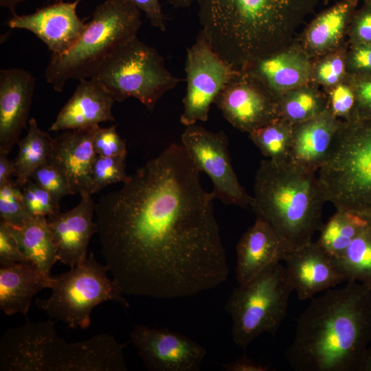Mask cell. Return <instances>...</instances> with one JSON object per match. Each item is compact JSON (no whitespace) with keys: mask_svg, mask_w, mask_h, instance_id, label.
Segmentation results:
<instances>
[{"mask_svg":"<svg viewBox=\"0 0 371 371\" xmlns=\"http://www.w3.org/2000/svg\"><path fill=\"white\" fill-rule=\"evenodd\" d=\"M199 172L172 143L95 204L101 255L124 294L190 297L227 280L215 197Z\"/></svg>","mask_w":371,"mask_h":371,"instance_id":"cell-1","label":"cell"},{"mask_svg":"<svg viewBox=\"0 0 371 371\" xmlns=\"http://www.w3.org/2000/svg\"><path fill=\"white\" fill-rule=\"evenodd\" d=\"M371 341V289L357 282L312 299L286 350L296 371H361Z\"/></svg>","mask_w":371,"mask_h":371,"instance_id":"cell-2","label":"cell"},{"mask_svg":"<svg viewBox=\"0 0 371 371\" xmlns=\"http://www.w3.org/2000/svg\"><path fill=\"white\" fill-rule=\"evenodd\" d=\"M321 0H195L213 50L235 69L285 49Z\"/></svg>","mask_w":371,"mask_h":371,"instance_id":"cell-3","label":"cell"},{"mask_svg":"<svg viewBox=\"0 0 371 371\" xmlns=\"http://www.w3.org/2000/svg\"><path fill=\"white\" fill-rule=\"evenodd\" d=\"M325 202L316 171L291 159L261 161L250 206L275 232L284 254L312 242Z\"/></svg>","mask_w":371,"mask_h":371,"instance_id":"cell-4","label":"cell"},{"mask_svg":"<svg viewBox=\"0 0 371 371\" xmlns=\"http://www.w3.org/2000/svg\"><path fill=\"white\" fill-rule=\"evenodd\" d=\"M57 321L27 323L8 330L0 340L1 371H126L124 346L99 334L69 343L55 329Z\"/></svg>","mask_w":371,"mask_h":371,"instance_id":"cell-5","label":"cell"},{"mask_svg":"<svg viewBox=\"0 0 371 371\" xmlns=\"http://www.w3.org/2000/svg\"><path fill=\"white\" fill-rule=\"evenodd\" d=\"M141 11L129 0H105L95 9L91 20L66 53L51 56L45 76L58 92L69 80L90 78L121 43L137 36Z\"/></svg>","mask_w":371,"mask_h":371,"instance_id":"cell-6","label":"cell"},{"mask_svg":"<svg viewBox=\"0 0 371 371\" xmlns=\"http://www.w3.org/2000/svg\"><path fill=\"white\" fill-rule=\"evenodd\" d=\"M317 178L336 210L371 215V117L342 123Z\"/></svg>","mask_w":371,"mask_h":371,"instance_id":"cell-7","label":"cell"},{"mask_svg":"<svg viewBox=\"0 0 371 371\" xmlns=\"http://www.w3.org/2000/svg\"><path fill=\"white\" fill-rule=\"evenodd\" d=\"M293 291L286 268L280 262L238 284L225 306L232 320L234 344L245 350L262 333L276 335L286 315Z\"/></svg>","mask_w":371,"mask_h":371,"instance_id":"cell-8","label":"cell"},{"mask_svg":"<svg viewBox=\"0 0 371 371\" xmlns=\"http://www.w3.org/2000/svg\"><path fill=\"white\" fill-rule=\"evenodd\" d=\"M108 272V267L91 252L85 260L68 271L52 276L51 294L47 298H37L35 304L49 319L60 321L73 329H87L98 305L111 301L124 308L130 307L122 289Z\"/></svg>","mask_w":371,"mask_h":371,"instance_id":"cell-9","label":"cell"},{"mask_svg":"<svg viewBox=\"0 0 371 371\" xmlns=\"http://www.w3.org/2000/svg\"><path fill=\"white\" fill-rule=\"evenodd\" d=\"M90 78L104 85L115 101L134 98L150 110L181 81L163 56L137 36L119 45Z\"/></svg>","mask_w":371,"mask_h":371,"instance_id":"cell-10","label":"cell"},{"mask_svg":"<svg viewBox=\"0 0 371 371\" xmlns=\"http://www.w3.org/2000/svg\"><path fill=\"white\" fill-rule=\"evenodd\" d=\"M236 70L213 50L200 30L195 42L187 50V88L181 122L187 126L198 121L206 122L212 103Z\"/></svg>","mask_w":371,"mask_h":371,"instance_id":"cell-11","label":"cell"},{"mask_svg":"<svg viewBox=\"0 0 371 371\" xmlns=\"http://www.w3.org/2000/svg\"><path fill=\"white\" fill-rule=\"evenodd\" d=\"M181 140L195 167L210 177L215 199L240 207L251 205L252 196L238 181L223 131L212 132L195 124L186 127Z\"/></svg>","mask_w":371,"mask_h":371,"instance_id":"cell-12","label":"cell"},{"mask_svg":"<svg viewBox=\"0 0 371 371\" xmlns=\"http://www.w3.org/2000/svg\"><path fill=\"white\" fill-rule=\"evenodd\" d=\"M278 97L250 69L236 70L214 103L223 117L248 133L278 116Z\"/></svg>","mask_w":371,"mask_h":371,"instance_id":"cell-13","label":"cell"},{"mask_svg":"<svg viewBox=\"0 0 371 371\" xmlns=\"http://www.w3.org/2000/svg\"><path fill=\"white\" fill-rule=\"evenodd\" d=\"M130 339L150 371H199L207 353L197 342L166 328L134 325Z\"/></svg>","mask_w":371,"mask_h":371,"instance_id":"cell-14","label":"cell"},{"mask_svg":"<svg viewBox=\"0 0 371 371\" xmlns=\"http://www.w3.org/2000/svg\"><path fill=\"white\" fill-rule=\"evenodd\" d=\"M80 1H59L30 14H15L8 26L32 32L47 45L52 56H60L76 44L86 27L76 12Z\"/></svg>","mask_w":371,"mask_h":371,"instance_id":"cell-15","label":"cell"},{"mask_svg":"<svg viewBox=\"0 0 371 371\" xmlns=\"http://www.w3.org/2000/svg\"><path fill=\"white\" fill-rule=\"evenodd\" d=\"M80 195L76 206L47 217L58 260L69 268L87 259L89 241L96 233L92 194L86 192Z\"/></svg>","mask_w":371,"mask_h":371,"instance_id":"cell-16","label":"cell"},{"mask_svg":"<svg viewBox=\"0 0 371 371\" xmlns=\"http://www.w3.org/2000/svg\"><path fill=\"white\" fill-rule=\"evenodd\" d=\"M36 86L34 77L19 68L0 70V154L18 144L29 115Z\"/></svg>","mask_w":371,"mask_h":371,"instance_id":"cell-17","label":"cell"},{"mask_svg":"<svg viewBox=\"0 0 371 371\" xmlns=\"http://www.w3.org/2000/svg\"><path fill=\"white\" fill-rule=\"evenodd\" d=\"M282 260L301 300L311 298L344 281L335 258L316 242L284 253Z\"/></svg>","mask_w":371,"mask_h":371,"instance_id":"cell-18","label":"cell"},{"mask_svg":"<svg viewBox=\"0 0 371 371\" xmlns=\"http://www.w3.org/2000/svg\"><path fill=\"white\" fill-rule=\"evenodd\" d=\"M98 126L62 131L53 138L49 160L64 175L74 194L89 192L91 169L97 155L93 137Z\"/></svg>","mask_w":371,"mask_h":371,"instance_id":"cell-19","label":"cell"},{"mask_svg":"<svg viewBox=\"0 0 371 371\" xmlns=\"http://www.w3.org/2000/svg\"><path fill=\"white\" fill-rule=\"evenodd\" d=\"M115 101L111 92L99 82L92 78L80 80L49 131L87 128L103 122L115 121L112 113Z\"/></svg>","mask_w":371,"mask_h":371,"instance_id":"cell-20","label":"cell"},{"mask_svg":"<svg viewBox=\"0 0 371 371\" xmlns=\"http://www.w3.org/2000/svg\"><path fill=\"white\" fill-rule=\"evenodd\" d=\"M342 123L326 109L313 118L293 124L290 159L312 170H318Z\"/></svg>","mask_w":371,"mask_h":371,"instance_id":"cell-21","label":"cell"},{"mask_svg":"<svg viewBox=\"0 0 371 371\" xmlns=\"http://www.w3.org/2000/svg\"><path fill=\"white\" fill-rule=\"evenodd\" d=\"M236 254V278L238 284H243L271 265L282 261L284 251L270 225L256 218L240 238Z\"/></svg>","mask_w":371,"mask_h":371,"instance_id":"cell-22","label":"cell"},{"mask_svg":"<svg viewBox=\"0 0 371 371\" xmlns=\"http://www.w3.org/2000/svg\"><path fill=\"white\" fill-rule=\"evenodd\" d=\"M51 277L29 262L1 267V310L7 315L19 313L27 317L32 298L43 289H49Z\"/></svg>","mask_w":371,"mask_h":371,"instance_id":"cell-23","label":"cell"},{"mask_svg":"<svg viewBox=\"0 0 371 371\" xmlns=\"http://www.w3.org/2000/svg\"><path fill=\"white\" fill-rule=\"evenodd\" d=\"M248 69L260 77L278 98L304 86L311 74L306 54L289 48L259 60Z\"/></svg>","mask_w":371,"mask_h":371,"instance_id":"cell-24","label":"cell"},{"mask_svg":"<svg viewBox=\"0 0 371 371\" xmlns=\"http://www.w3.org/2000/svg\"><path fill=\"white\" fill-rule=\"evenodd\" d=\"M8 225L27 262L50 277L51 269L58 260L47 217L32 216L21 226Z\"/></svg>","mask_w":371,"mask_h":371,"instance_id":"cell-25","label":"cell"},{"mask_svg":"<svg viewBox=\"0 0 371 371\" xmlns=\"http://www.w3.org/2000/svg\"><path fill=\"white\" fill-rule=\"evenodd\" d=\"M355 5L356 0H341L319 14L305 34L307 51L321 54L333 49L342 37Z\"/></svg>","mask_w":371,"mask_h":371,"instance_id":"cell-26","label":"cell"},{"mask_svg":"<svg viewBox=\"0 0 371 371\" xmlns=\"http://www.w3.org/2000/svg\"><path fill=\"white\" fill-rule=\"evenodd\" d=\"M26 135L18 142V154L14 160L16 182L22 188L40 166L49 160L53 138L41 130L34 118L28 122Z\"/></svg>","mask_w":371,"mask_h":371,"instance_id":"cell-27","label":"cell"},{"mask_svg":"<svg viewBox=\"0 0 371 371\" xmlns=\"http://www.w3.org/2000/svg\"><path fill=\"white\" fill-rule=\"evenodd\" d=\"M366 227V221L363 216L346 210H336L328 221L322 225L316 243L336 258Z\"/></svg>","mask_w":371,"mask_h":371,"instance_id":"cell-28","label":"cell"},{"mask_svg":"<svg viewBox=\"0 0 371 371\" xmlns=\"http://www.w3.org/2000/svg\"><path fill=\"white\" fill-rule=\"evenodd\" d=\"M293 126L278 117L249 133L261 153L271 161L282 162L290 159Z\"/></svg>","mask_w":371,"mask_h":371,"instance_id":"cell-29","label":"cell"},{"mask_svg":"<svg viewBox=\"0 0 371 371\" xmlns=\"http://www.w3.org/2000/svg\"><path fill=\"white\" fill-rule=\"evenodd\" d=\"M344 281H355L371 289V238L366 229L335 258Z\"/></svg>","mask_w":371,"mask_h":371,"instance_id":"cell-30","label":"cell"},{"mask_svg":"<svg viewBox=\"0 0 371 371\" xmlns=\"http://www.w3.org/2000/svg\"><path fill=\"white\" fill-rule=\"evenodd\" d=\"M327 109V101L317 92L301 87L282 94L278 98V116L292 124L306 121Z\"/></svg>","mask_w":371,"mask_h":371,"instance_id":"cell-31","label":"cell"},{"mask_svg":"<svg viewBox=\"0 0 371 371\" xmlns=\"http://www.w3.org/2000/svg\"><path fill=\"white\" fill-rule=\"evenodd\" d=\"M32 216L23 199L21 188L12 179L0 185V218L8 224L21 226Z\"/></svg>","mask_w":371,"mask_h":371,"instance_id":"cell-32","label":"cell"},{"mask_svg":"<svg viewBox=\"0 0 371 371\" xmlns=\"http://www.w3.org/2000/svg\"><path fill=\"white\" fill-rule=\"evenodd\" d=\"M125 159L97 155L91 169L89 192L93 194L111 183L124 182L128 177L125 172Z\"/></svg>","mask_w":371,"mask_h":371,"instance_id":"cell-33","label":"cell"},{"mask_svg":"<svg viewBox=\"0 0 371 371\" xmlns=\"http://www.w3.org/2000/svg\"><path fill=\"white\" fill-rule=\"evenodd\" d=\"M31 179L47 191L58 203L63 197L74 194L64 175L49 160L36 169Z\"/></svg>","mask_w":371,"mask_h":371,"instance_id":"cell-34","label":"cell"},{"mask_svg":"<svg viewBox=\"0 0 371 371\" xmlns=\"http://www.w3.org/2000/svg\"><path fill=\"white\" fill-rule=\"evenodd\" d=\"M28 212L33 216H49L60 211L59 203L43 188L30 179L21 188Z\"/></svg>","mask_w":371,"mask_h":371,"instance_id":"cell-35","label":"cell"},{"mask_svg":"<svg viewBox=\"0 0 371 371\" xmlns=\"http://www.w3.org/2000/svg\"><path fill=\"white\" fill-rule=\"evenodd\" d=\"M96 155L103 157H126L125 142L118 134L116 126L101 128L98 126L93 137Z\"/></svg>","mask_w":371,"mask_h":371,"instance_id":"cell-36","label":"cell"},{"mask_svg":"<svg viewBox=\"0 0 371 371\" xmlns=\"http://www.w3.org/2000/svg\"><path fill=\"white\" fill-rule=\"evenodd\" d=\"M355 105L353 89L342 83L333 87L327 100V109L337 118L344 117L346 121L350 120L353 117Z\"/></svg>","mask_w":371,"mask_h":371,"instance_id":"cell-37","label":"cell"},{"mask_svg":"<svg viewBox=\"0 0 371 371\" xmlns=\"http://www.w3.org/2000/svg\"><path fill=\"white\" fill-rule=\"evenodd\" d=\"M346 59L341 54H332L323 59L315 69L317 82L323 85L334 87L340 83L345 75Z\"/></svg>","mask_w":371,"mask_h":371,"instance_id":"cell-38","label":"cell"},{"mask_svg":"<svg viewBox=\"0 0 371 371\" xmlns=\"http://www.w3.org/2000/svg\"><path fill=\"white\" fill-rule=\"evenodd\" d=\"M20 262H27V260L8 223L1 220L0 266L5 267Z\"/></svg>","mask_w":371,"mask_h":371,"instance_id":"cell-39","label":"cell"},{"mask_svg":"<svg viewBox=\"0 0 371 371\" xmlns=\"http://www.w3.org/2000/svg\"><path fill=\"white\" fill-rule=\"evenodd\" d=\"M346 62L352 71L371 74V43L355 44Z\"/></svg>","mask_w":371,"mask_h":371,"instance_id":"cell-40","label":"cell"},{"mask_svg":"<svg viewBox=\"0 0 371 371\" xmlns=\"http://www.w3.org/2000/svg\"><path fill=\"white\" fill-rule=\"evenodd\" d=\"M352 38L355 44L371 43V4H367L354 16Z\"/></svg>","mask_w":371,"mask_h":371,"instance_id":"cell-41","label":"cell"},{"mask_svg":"<svg viewBox=\"0 0 371 371\" xmlns=\"http://www.w3.org/2000/svg\"><path fill=\"white\" fill-rule=\"evenodd\" d=\"M353 90L356 98L353 117H371V76L359 80Z\"/></svg>","mask_w":371,"mask_h":371,"instance_id":"cell-42","label":"cell"},{"mask_svg":"<svg viewBox=\"0 0 371 371\" xmlns=\"http://www.w3.org/2000/svg\"><path fill=\"white\" fill-rule=\"evenodd\" d=\"M143 12L150 25L162 32L166 30V17L162 10L159 0H129Z\"/></svg>","mask_w":371,"mask_h":371,"instance_id":"cell-43","label":"cell"},{"mask_svg":"<svg viewBox=\"0 0 371 371\" xmlns=\"http://www.w3.org/2000/svg\"><path fill=\"white\" fill-rule=\"evenodd\" d=\"M222 367L225 371H267L269 370L267 365L255 361L245 355L232 361L223 363Z\"/></svg>","mask_w":371,"mask_h":371,"instance_id":"cell-44","label":"cell"},{"mask_svg":"<svg viewBox=\"0 0 371 371\" xmlns=\"http://www.w3.org/2000/svg\"><path fill=\"white\" fill-rule=\"evenodd\" d=\"M8 155L0 154V185L12 179L16 175L14 160L8 158Z\"/></svg>","mask_w":371,"mask_h":371,"instance_id":"cell-45","label":"cell"},{"mask_svg":"<svg viewBox=\"0 0 371 371\" xmlns=\"http://www.w3.org/2000/svg\"><path fill=\"white\" fill-rule=\"evenodd\" d=\"M23 1L25 0H0V5L9 10L14 15L16 14L15 9L17 5Z\"/></svg>","mask_w":371,"mask_h":371,"instance_id":"cell-46","label":"cell"},{"mask_svg":"<svg viewBox=\"0 0 371 371\" xmlns=\"http://www.w3.org/2000/svg\"><path fill=\"white\" fill-rule=\"evenodd\" d=\"M175 8H188L195 0H167Z\"/></svg>","mask_w":371,"mask_h":371,"instance_id":"cell-47","label":"cell"},{"mask_svg":"<svg viewBox=\"0 0 371 371\" xmlns=\"http://www.w3.org/2000/svg\"><path fill=\"white\" fill-rule=\"evenodd\" d=\"M361 371H371V348L367 351Z\"/></svg>","mask_w":371,"mask_h":371,"instance_id":"cell-48","label":"cell"},{"mask_svg":"<svg viewBox=\"0 0 371 371\" xmlns=\"http://www.w3.org/2000/svg\"><path fill=\"white\" fill-rule=\"evenodd\" d=\"M366 221V231L371 238V215L363 216Z\"/></svg>","mask_w":371,"mask_h":371,"instance_id":"cell-49","label":"cell"},{"mask_svg":"<svg viewBox=\"0 0 371 371\" xmlns=\"http://www.w3.org/2000/svg\"><path fill=\"white\" fill-rule=\"evenodd\" d=\"M367 1V4H371V0H366Z\"/></svg>","mask_w":371,"mask_h":371,"instance_id":"cell-50","label":"cell"}]
</instances>
